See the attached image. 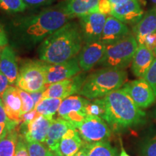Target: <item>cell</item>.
Returning <instances> with one entry per match:
<instances>
[{"instance_id":"cell-1","label":"cell","mask_w":156,"mask_h":156,"mask_svg":"<svg viewBox=\"0 0 156 156\" xmlns=\"http://www.w3.org/2000/svg\"><path fill=\"white\" fill-rule=\"evenodd\" d=\"M71 19L61 6L46 9L37 14L21 17L12 28L15 41L19 46L32 48L41 44L51 34Z\"/></svg>"},{"instance_id":"cell-2","label":"cell","mask_w":156,"mask_h":156,"mask_svg":"<svg viewBox=\"0 0 156 156\" xmlns=\"http://www.w3.org/2000/svg\"><path fill=\"white\" fill-rule=\"evenodd\" d=\"M83 43L79 24L68 22L40 44L39 59L48 64L67 62L78 55Z\"/></svg>"},{"instance_id":"cell-3","label":"cell","mask_w":156,"mask_h":156,"mask_svg":"<svg viewBox=\"0 0 156 156\" xmlns=\"http://www.w3.org/2000/svg\"><path fill=\"white\" fill-rule=\"evenodd\" d=\"M103 98L105 113L102 119L112 132L125 131L145 122V112L136 106L123 88L113 91Z\"/></svg>"},{"instance_id":"cell-4","label":"cell","mask_w":156,"mask_h":156,"mask_svg":"<svg viewBox=\"0 0 156 156\" xmlns=\"http://www.w3.org/2000/svg\"><path fill=\"white\" fill-rule=\"evenodd\" d=\"M126 79L127 73L125 69L103 67L87 76L78 94L89 100L103 98L120 89L126 83Z\"/></svg>"},{"instance_id":"cell-5","label":"cell","mask_w":156,"mask_h":156,"mask_svg":"<svg viewBox=\"0 0 156 156\" xmlns=\"http://www.w3.org/2000/svg\"><path fill=\"white\" fill-rule=\"evenodd\" d=\"M137 46L134 36L129 35L114 44L107 45L104 55L98 64L111 69H126L132 64Z\"/></svg>"},{"instance_id":"cell-6","label":"cell","mask_w":156,"mask_h":156,"mask_svg":"<svg viewBox=\"0 0 156 156\" xmlns=\"http://www.w3.org/2000/svg\"><path fill=\"white\" fill-rule=\"evenodd\" d=\"M45 64L41 60L25 62L20 68L15 85L29 93L44 90L46 85Z\"/></svg>"},{"instance_id":"cell-7","label":"cell","mask_w":156,"mask_h":156,"mask_svg":"<svg viewBox=\"0 0 156 156\" xmlns=\"http://www.w3.org/2000/svg\"><path fill=\"white\" fill-rule=\"evenodd\" d=\"M80 136L86 143L109 140L112 130L101 117L87 116L76 126Z\"/></svg>"},{"instance_id":"cell-8","label":"cell","mask_w":156,"mask_h":156,"mask_svg":"<svg viewBox=\"0 0 156 156\" xmlns=\"http://www.w3.org/2000/svg\"><path fill=\"white\" fill-rule=\"evenodd\" d=\"M86 77L85 74L80 73L68 80L46 85L43 92V99H64L78 93Z\"/></svg>"},{"instance_id":"cell-9","label":"cell","mask_w":156,"mask_h":156,"mask_svg":"<svg viewBox=\"0 0 156 156\" xmlns=\"http://www.w3.org/2000/svg\"><path fill=\"white\" fill-rule=\"evenodd\" d=\"M123 89L140 108H147L153 104L156 96L151 85L144 78L128 82L123 85Z\"/></svg>"},{"instance_id":"cell-10","label":"cell","mask_w":156,"mask_h":156,"mask_svg":"<svg viewBox=\"0 0 156 156\" xmlns=\"http://www.w3.org/2000/svg\"><path fill=\"white\" fill-rule=\"evenodd\" d=\"M77 58H73L63 63L45 64L46 85L73 77L81 73Z\"/></svg>"},{"instance_id":"cell-11","label":"cell","mask_w":156,"mask_h":156,"mask_svg":"<svg viewBox=\"0 0 156 156\" xmlns=\"http://www.w3.org/2000/svg\"><path fill=\"white\" fill-rule=\"evenodd\" d=\"M106 18V15L99 12L80 17L79 25L85 44L100 41Z\"/></svg>"},{"instance_id":"cell-12","label":"cell","mask_w":156,"mask_h":156,"mask_svg":"<svg viewBox=\"0 0 156 156\" xmlns=\"http://www.w3.org/2000/svg\"><path fill=\"white\" fill-rule=\"evenodd\" d=\"M53 119V117L39 115L27 125L20 124V134L24 136L28 142H38L44 143Z\"/></svg>"},{"instance_id":"cell-13","label":"cell","mask_w":156,"mask_h":156,"mask_svg":"<svg viewBox=\"0 0 156 156\" xmlns=\"http://www.w3.org/2000/svg\"><path fill=\"white\" fill-rule=\"evenodd\" d=\"M106 48L101 41L85 44L77 57L81 69L85 73L92 69L103 58Z\"/></svg>"},{"instance_id":"cell-14","label":"cell","mask_w":156,"mask_h":156,"mask_svg":"<svg viewBox=\"0 0 156 156\" xmlns=\"http://www.w3.org/2000/svg\"><path fill=\"white\" fill-rule=\"evenodd\" d=\"M111 15L124 24L136 25L144 16V12L137 0H128L113 5Z\"/></svg>"},{"instance_id":"cell-15","label":"cell","mask_w":156,"mask_h":156,"mask_svg":"<svg viewBox=\"0 0 156 156\" xmlns=\"http://www.w3.org/2000/svg\"><path fill=\"white\" fill-rule=\"evenodd\" d=\"M129 34L126 24L111 15L107 17L100 41L106 46L114 44Z\"/></svg>"},{"instance_id":"cell-16","label":"cell","mask_w":156,"mask_h":156,"mask_svg":"<svg viewBox=\"0 0 156 156\" xmlns=\"http://www.w3.org/2000/svg\"><path fill=\"white\" fill-rule=\"evenodd\" d=\"M7 116L13 122L20 124L22 100L18 92V87L10 85L2 97Z\"/></svg>"},{"instance_id":"cell-17","label":"cell","mask_w":156,"mask_h":156,"mask_svg":"<svg viewBox=\"0 0 156 156\" xmlns=\"http://www.w3.org/2000/svg\"><path fill=\"white\" fill-rule=\"evenodd\" d=\"M154 51L145 45H138L132 62V71L134 76L143 78L153 63L155 56Z\"/></svg>"},{"instance_id":"cell-18","label":"cell","mask_w":156,"mask_h":156,"mask_svg":"<svg viewBox=\"0 0 156 156\" xmlns=\"http://www.w3.org/2000/svg\"><path fill=\"white\" fill-rule=\"evenodd\" d=\"M83 145L77 129L73 126L62 136L55 154L58 156H75Z\"/></svg>"},{"instance_id":"cell-19","label":"cell","mask_w":156,"mask_h":156,"mask_svg":"<svg viewBox=\"0 0 156 156\" xmlns=\"http://www.w3.org/2000/svg\"><path fill=\"white\" fill-rule=\"evenodd\" d=\"M0 73L7 77L11 85L16 83L19 68L16 56L10 46H6L0 54Z\"/></svg>"},{"instance_id":"cell-20","label":"cell","mask_w":156,"mask_h":156,"mask_svg":"<svg viewBox=\"0 0 156 156\" xmlns=\"http://www.w3.org/2000/svg\"><path fill=\"white\" fill-rule=\"evenodd\" d=\"M100 0H66L61 5L69 16L81 17L90 13L96 12Z\"/></svg>"},{"instance_id":"cell-21","label":"cell","mask_w":156,"mask_h":156,"mask_svg":"<svg viewBox=\"0 0 156 156\" xmlns=\"http://www.w3.org/2000/svg\"><path fill=\"white\" fill-rule=\"evenodd\" d=\"M133 32L138 45L145 44L146 37L156 33V9H151L133 27Z\"/></svg>"},{"instance_id":"cell-22","label":"cell","mask_w":156,"mask_h":156,"mask_svg":"<svg viewBox=\"0 0 156 156\" xmlns=\"http://www.w3.org/2000/svg\"><path fill=\"white\" fill-rule=\"evenodd\" d=\"M89 99L80 95H71L62 100L57 112V117L64 119L67 114L71 112L85 111Z\"/></svg>"},{"instance_id":"cell-23","label":"cell","mask_w":156,"mask_h":156,"mask_svg":"<svg viewBox=\"0 0 156 156\" xmlns=\"http://www.w3.org/2000/svg\"><path fill=\"white\" fill-rule=\"evenodd\" d=\"M20 135V124L10 129L0 139V156H14Z\"/></svg>"},{"instance_id":"cell-24","label":"cell","mask_w":156,"mask_h":156,"mask_svg":"<svg viewBox=\"0 0 156 156\" xmlns=\"http://www.w3.org/2000/svg\"><path fill=\"white\" fill-rule=\"evenodd\" d=\"M84 145L86 147L87 156H119L118 151L109 140L93 143L84 142Z\"/></svg>"},{"instance_id":"cell-25","label":"cell","mask_w":156,"mask_h":156,"mask_svg":"<svg viewBox=\"0 0 156 156\" xmlns=\"http://www.w3.org/2000/svg\"><path fill=\"white\" fill-rule=\"evenodd\" d=\"M73 126L68 121L60 117H56L52 121L48 129L47 138L60 142L62 136Z\"/></svg>"},{"instance_id":"cell-26","label":"cell","mask_w":156,"mask_h":156,"mask_svg":"<svg viewBox=\"0 0 156 156\" xmlns=\"http://www.w3.org/2000/svg\"><path fill=\"white\" fill-rule=\"evenodd\" d=\"M62 100V98H44L36 105L35 109L39 115L54 118V115L57 114Z\"/></svg>"},{"instance_id":"cell-27","label":"cell","mask_w":156,"mask_h":156,"mask_svg":"<svg viewBox=\"0 0 156 156\" xmlns=\"http://www.w3.org/2000/svg\"><path fill=\"white\" fill-rule=\"evenodd\" d=\"M26 7L23 0H0V8L7 12H22Z\"/></svg>"},{"instance_id":"cell-28","label":"cell","mask_w":156,"mask_h":156,"mask_svg":"<svg viewBox=\"0 0 156 156\" xmlns=\"http://www.w3.org/2000/svg\"><path fill=\"white\" fill-rule=\"evenodd\" d=\"M87 116H98L102 118L105 113V104L103 98L90 100L85 108Z\"/></svg>"},{"instance_id":"cell-29","label":"cell","mask_w":156,"mask_h":156,"mask_svg":"<svg viewBox=\"0 0 156 156\" xmlns=\"http://www.w3.org/2000/svg\"><path fill=\"white\" fill-rule=\"evenodd\" d=\"M30 156H53V153L45 143L38 142H27Z\"/></svg>"},{"instance_id":"cell-30","label":"cell","mask_w":156,"mask_h":156,"mask_svg":"<svg viewBox=\"0 0 156 156\" xmlns=\"http://www.w3.org/2000/svg\"><path fill=\"white\" fill-rule=\"evenodd\" d=\"M18 92L20 95L21 100H22V111H21V116H22V115L35 109L36 105H35L34 99L32 98L30 93L19 88V87Z\"/></svg>"},{"instance_id":"cell-31","label":"cell","mask_w":156,"mask_h":156,"mask_svg":"<svg viewBox=\"0 0 156 156\" xmlns=\"http://www.w3.org/2000/svg\"><path fill=\"white\" fill-rule=\"evenodd\" d=\"M142 156H156V134L146 138L141 146Z\"/></svg>"},{"instance_id":"cell-32","label":"cell","mask_w":156,"mask_h":156,"mask_svg":"<svg viewBox=\"0 0 156 156\" xmlns=\"http://www.w3.org/2000/svg\"><path fill=\"white\" fill-rule=\"evenodd\" d=\"M153 88L154 93L156 91V57L143 77Z\"/></svg>"},{"instance_id":"cell-33","label":"cell","mask_w":156,"mask_h":156,"mask_svg":"<svg viewBox=\"0 0 156 156\" xmlns=\"http://www.w3.org/2000/svg\"><path fill=\"white\" fill-rule=\"evenodd\" d=\"M14 156H30L28 153L27 141L25 140L24 136L20 134L19 135Z\"/></svg>"},{"instance_id":"cell-34","label":"cell","mask_w":156,"mask_h":156,"mask_svg":"<svg viewBox=\"0 0 156 156\" xmlns=\"http://www.w3.org/2000/svg\"><path fill=\"white\" fill-rule=\"evenodd\" d=\"M0 123L6 124L10 128H14L20 124L18 123L12 121L7 116V114H6L5 107H4L2 100L1 98H0Z\"/></svg>"},{"instance_id":"cell-35","label":"cell","mask_w":156,"mask_h":156,"mask_svg":"<svg viewBox=\"0 0 156 156\" xmlns=\"http://www.w3.org/2000/svg\"><path fill=\"white\" fill-rule=\"evenodd\" d=\"M112 11V5L109 0H100L97 6L96 12L101 13L105 15H111Z\"/></svg>"},{"instance_id":"cell-36","label":"cell","mask_w":156,"mask_h":156,"mask_svg":"<svg viewBox=\"0 0 156 156\" xmlns=\"http://www.w3.org/2000/svg\"><path fill=\"white\" fill-rule=\"evenodd\" d=\"M38 116L39 114L36 112V109H34L31 112L26 113V114L21 116L20 124H22V125H27V124H30L31 122H33Z\"/></svg>"},{"instance_id":"cell-37","label":"cell","mask_w":156,"mask_h":156,"mask_svg":"<svg viewBox=\"0 0 156 156\" xmlns=\"http://www.w3.org/2000/svg\"><path fill=\"white\" fill-rule=\"evenodd\" d=\"M54 0H23L27 7H41L52 3Z\"/></svg>"},{"instance_id":"cell-38","label":"cell","mask_w":156,"mask_h":156,"mask_svg":"<svg viewBox=\"0 0 156 156\" xmlns=\"http://www.w3.org/2000/svg\"><path fill=\"white\" fill-rule=\"evenodd\" d=\"M11 84L9 83V80L5 75L0 73V98H2L4 93L7 90V88L10 86Z\"/></svg>"},{"instance_id":"cell-39","label":"cell","mask_w":156,"mask_h":156,"mask_svg":"<svg viewBox=\"0 0 156 156\" xmlns=\"http://www.w3.org/2000/svg\"><path fill=\"white\" fill-rule=\"evenodd\" d=\"M148 48L152 51H154L156 48V33L152 34L146 37L145 44Z\"/></svg>"},{"instance_id":"cell-40","label":"cell","mask_w":156,"mask_h":156,"mask_svg":"<svg viewBox=\"0 0 156 156\" xmlns=\"http://www.w3.org/2000/svg\"><path fill=\"white\" fill-rule=\"evenodd\" d=\"M8 44V38L5 30L0 25V47H2Z\"/></svg>"},{"instance_id":"cell-41","label":"cell","mask_w":156,"mask_h":156,"mask_svg":"<svg viewBox=\"0 0 156 156\" xmlns=\"http://www.w3.org/2000/svg\"><path fill=\"white\" fill-rule=\"evenodd\" d=\"M43 92H44V90L41 91H38V92L30 93L32 98L34 99V101L36 106L43 100Z\"/></svg>"},{"instance_id":"cell-42","label":"cell","mask_w":156,"mask_h":156,"mask_svg":"<svg viewBox=\"0 0 156 156\" xmlns=\"http://www.w3.org/2000/svg\"><path fill=\"white\" fill-rule=\"evenodd\" d=\"M10 129H12V128H10L6 124L0 123V139H1L2 137H3V136L6 134V133L8 132V130Z\"/></svg>"},{"instance_id":"cell-43","label":"cell","mask_w":156,"mask_h":156,"mask_svg":"<svg viewBox=\"0 0 156 156\" xmlns=\"http://www.w3.org/2000/svg\"><path fill=\"white\" fill-rule=\"evenodd\" d=\"M75 156H87V150L85 145H83V147H82L80 148V151L75 154Z\"/></svg>"},{"instance_id":"cell-44","label":"cell","mask_w":156,"mask_h":156,"mask_svg":"<svg viewBox=\"0 0 156 156\" xmlns=\"http://www.w3.org/2000/svg\"><path fill=\"white\" fill-rule=\"evenodd\" d=\"M120 143H121V153H120V155L119 156H131V155H129V154L126 152L125 150H124V148L122 145L123 144L122 142V140H120Z\"/></svg>"},{"instance_id":"cell-45","label":"cell","mask_w":156,"mask_h":156,"mask_svg":"<svg viewBox=\"0 0 156 156\" xmlns=\"http://www.w3.org/2000/svg\"><path fill=\"white\" fill-rule=\"evenodd\" d=\"M128 1V0H109L111 3H112V6L113 5H119V4Z\"/></svg>"},{"instance_id":"cell-46","label":"cell","mask_w":156,"mask_h":156,"mask_svg":"<svg viewBox=\"0 0 156 156\" xmlns=\"http://www.w3.org/2000/svg\"><path fill=\"white\" fill-rule=\"evenodd\" d=\"M151 1L153 2L154 4H156V0H151Z\"/></svg>"},{"instance_id":"cell-47","label":"cell","mask_w":156,"mask_h":156,"mask_svg":"<svg viewBox=\"0 0 156 156\" xmlns=\"http://www.w3.org/2000/svg\"><path fill=\"white\" fill-rule=\"evenodd\" d=\"M154 51V54H155V55H156V48H155V50H154V51Z\"/></svg>"},{"instance_id":"cell-48","label":"cell","mask_w":156,"mask_h":156,"mask_svg":"<svg viewBox=\"0 0 156 156\" xmlns=\"http://www.w3.org/2000/svg\"><path fill=\"white\" fill-rule=\"evenodd\" d=\"M155 119H156V110H155Z\"/></svg>"},{"instance_id":"cell-49","label":"cell","mask_w":156,"mask_h":156,"mask_svg":"<svg viewBox=\"0 0 156 156\" xmlns=\"http://www.w3.org/2000/svg\"><path fill=\"white\" fill-rule=\"evenodd\" d=\"M53 156H58V155H56L55 153H54V154H53Z\"/></svg>"},{"instance_id":"cell-50","label":"cell","mask_w":156,"mask_h":156,"mask_svg":"<svg viewBox=\"0 0 156 156\" xmlns=\"http://www.w3.org/2000/svg\"><path fill=\"white\" fill-rule=\"evenodd\" d=\"M0 54H1V53H0Z\"/></svg>"}]
</instances>
